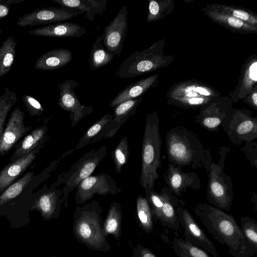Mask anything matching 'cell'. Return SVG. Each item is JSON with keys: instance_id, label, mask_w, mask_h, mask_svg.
Masks as SVG:
<instances>
[{"instance_id": "44", "label": "cell", "mask_w": 257, "mask_h": 257, "mask_svg": "<svg viewBox=\"0 0 257 257\" xmlns=\"http://www.w3.org/2000/svg\"><path fill=\"white\" fill-rule=\"evenodd\" d=\"M236 257H257L256 255H242Z\"/></svg>"}, {"instance_id": "19", "label": "cell", "mask_w": 257, "mask_h": 257, "mask_svg": "<svg viewBox=\"0 0 257 257\" xmlns=\"http://www.w3.org/2000/svg\"><path fill=\"white\" fill-rule=\"evenodd\" d=\"M35 201L34 208L45 219L57 217L64 203L62 190L51 185L45 188Z\"/></svg>"}, {"instance_id": "1", "label": "cell", "mask_w": 257, "mask_h": 257, "mask_svg": "<svg viewBox=\"0 0 257 257\" xmlns=\"http://www.w3.org/2000/svg\"><path fill=\"white\" fill-rule=\"evenodd\" d=\"M193 209L213 237L227 246L229 254L245 255L243 236L233 216L207 203H199Z\"/></svg>"}, {"instance_id": "34", "label": "cell", "mask_w": 257, "mask_h": 257, "mask_svg": "<svg viewBox=\"0 0 257 257\" xmlns=\"http://www.w3.org/2000/svg\"><path fill=\"white\" fill-rule=\"evenodd\" d=\"M170 246L179 257H211L203 249L185 241L182 237H174Z\"/></svg>"}, {"instance_id": "2", "label": "cell", "mask_w": 257, "mask_h": 257, "mask_svg": "<svg viewBox=\"0 0 257 257\" xmlns=\"http://www.w3.org/2000/svg\"><path fill=\"white\" fill-rule=\"evenodd\" d=\"M162 139L159 120L156 111L149 113L146 117L141 152V173L140 183L145 194L154 190L157 173L161 168Z\"/></svg>"}, {"instance_id": "15", "label": "cell", "mask_w": 257, "mask_h": 257, "mask_svg": "<svg viewBox=\"0 0 257 257\" xmlns=\"http://www.w3.org/2000/svg\"><path fill=\"white\" fill-rule=\"evenodd\" d=\"M25 112L18 107L12 112L0 139V155L7 154L32 127L25 123Z\"/></svg>"}, {"instance_id": "7", "label": "cell", "mask_w": 257, "mask_h": 257, "mask_svg": "<svg viewBox=\"0 0 257 257\" xmlns=\"http://www.w3.org/2000/svg\"><path fill=\"white\" fill-rule=\"evenodd\" d=\"M155 220H159L165 228H168L177 233L181 227L176 213L179 200L167 186L158 192L154 190L145 194Z\"/></svg>"}, {"instance_id": "37", "label": "cell", "mask_w": 257, "mask_h": 257, "mask_svg": "<svg viewBox=\"0 0 257 257\" xmlns=\"http://www.w3.org/2000/svg\"><path fill=\"white\" fill-rule=\"evenodd\" d=\"M34 174L33 172H28L7 187L0 195V206L20 195L32 180Z\"/></svg>"}, {"instance_id": "6", "label": "cell", "mask_w": 257, "mask_h": 257, "mask_svg": "<svg viewBox=\"0 0 257 257\" xmlns=\"http://www.w3.org/2000/svg\"><path fill=\"white\" fill-rule=\"evenodd\" d=\"M163 59L159 45L155 43L142 51H136L127 57L115 71L120 78H131L150 73L161 66Z\"/></svg>"}, {"instance_id": "4", "label": "cell", "mask_w": 257, "mask_h": 257, "mask_svg": "<svg viewBox=\"0 0 257 257\" xmlns=\"http://www.w3.org/2000/svg\"><path fill=\"white\" fill-rule=\"evenodd\" d=\"M169 162L174 165H190L196 168L199 164L209 163V153L193 133L181 126L168 132L166 136Z\"/></svg>"}, {"instance_id": "20", "label": "cell", "mask_w": 257, "mask_h": 257, "mask_svg": "<svg viewBox=\"0 0 257 257\" xmlns=\"http://www.w3.org/2000/svg\"><path fill=\"white\" fill-rule=\"evenodd\" d=\"M28 34L37 36L55 38L80 37L86 33L80 25L71 22H60L28 31Z\"/></svg>"}, {"instance_id": "24", "label": "cell", "mask_w": 257, "mask_h": 257, "mask_svg": "<svg viewBox=\"0 0 257 257\" xmlns=\"http://www.w3.org/2000/svg\"><path fill=\"white\" fill-rule=\"evenodd\" d=\"M158 76L155 74L131 84L118 93L111 100L110 106L114 107L125 101L141 96L157 84Z\"/></svg>"}, {"instance_id": "28", "label": "cell", "mask_w": 257, "mask_h": 257, "mask_svg": "<svg viewBox=\"0 0 257 257\" xmlns=\"http://www.w3.org/2000/svg\"><path fill=\"white\" fill-rule=\"evenodd\" d=\"M241 227L245 246V254H257V223L252 218L242 216L240 218Z\"/></svg>"}, {"instance_id": "11", "label": "cell", "mask_w": 257, "mask_h": 257, "mask_svg": "<svg viewBox=\"0 0 257 257\" xmlns=\"http://www.w3.org/2000/svg\"><path fill=\"white\" fill-rule=\"evenodd\" d=\"M83 12L65 7L38 8L19 17L16 22L20 27L53 24L78 17Z\"/></svg>"}, {"instance_id": "38", "label": "cell", "mask_w": 257, "mask_h": 257, "mask_svg": "<svg viewBox=\"0 0 257 257\" xmlns=\"http://www.w3.org/2000/svg\"><path fill=\"white\" fill-rule=\"evenodd\" d=\"M17 101V94L8 87H6L4 93L0 95V139L7 117Z\"/></svg>"}, {"instance_id": "17", "label": "cell", "mask_w": 257, "mask_h": 257, "mask_svg": "<svg viewBox=\"0 0 257 257\" xmlns=\"http://www.w3.org/2000/svg\"><path fill=\"white\" fill-rule=\"evenodd\" d=\"M142 100L143 97L140 96L125 101L115 106L112 119L102 132L100 140L112 138L126 120L136 113Z\"/></svg>"}, {"instance_id": "29", "label": "cell", "mask_w": 257, "mask_h": 257, "mask_svg": "<svg viewBox=\"0 0 257 257\" xmlns=\"http://www.w3.org/2000/svg\"><path fill=\"white\" fill-rule=\"evenodd\" d=\"M17 40L14 34L3 41L0 46V78L11 70L15 60Z\"/></svg>"}, {"instance_id": "18", "label": "cell", "mask_w": 257, "mask_h": 257, "mask_svg": "<svg viewBox=\"0 0 257 257\" xmlns=\"http://www.w3.org/2000/svg\"><path fill=\"white\" fill-rule=\"evenodd\" d=\"M165 180L169 190L175 195L181 196L188 187L196 189L200 187V181L197 175L192 173H184L181 166L169 163L165 174Z\"/></svg>"}, {"instance_id": "40", "label": "cell", "mask_w": 257, "mask_h": 257, "mask_svg": "<svg viewBox=\"0 0 257 257\" xmlns=\"http://www.w3.org/2000/svg\"><path fill=\"white\" fill-rule=\"evenodd\" d=\"M129 154L127 138L124 136L111 152L114 169L117 174L121 172L122 167L127 164Z\"/></svg>"}, {"instance_id": "35", "label": "cell", "mask_w": 257, "mask_h": 257, "mask_svg": "<svg viewBox=\"0 0 257 257\" xmlns=\"http://www.w3.org/2000/svg\"><path fill=\"white\" fill-rule=\"evenodd\" d=\"M137 215L139 222L146 232L153 231V217L149 203L145 197L139 195L137 198Z\"/></svg>"}, {"instance_id": "8", "label": "cell", "mask_w": 257, "mask_h": 257, "mask_svg": "<svg viewBox=\"0 0 257 257\" xmlns=\"http://www.w3.org/2000/svg\"><path fill=\"white\" fill-rule=\"evenodd\" d=\"M209 170L208 201L217 208L229 210L233 198L230 178L218 165L211 164Z\"/></svg>"}, {"instance_id": "31", "label": "cell", "mask_w": 257, "mask_h": 257, "mask_svg": "<svg viewBox=\"0 0 257 257\" xmlns=\"http://www.w3.org/2000/svg\"><path fill=\"white\" fill-rule=\"evenodd\" d=\"M114 55L109 53L102 43L101 36L95 39L89 56V64L91 70H95L108 65Z\"/></svg>"}, {"instance_id": "10", "label": "cell", "mask_w": 257, "mask_h": 257, "mask_svg": "<svg viewBox=\"0 0 257 257\" xmlns=\"http://www.w3.org/2000/svg\"><path fill=\"white\" fill-rule=\"evenodd\" d=\"M184 201L179 200L176 207L180 226L184 231V240L203 249L213 257H217L218 253L214 244L190 212L184 207Z\"/></svg>"}, {"instance_id": "16", "label": "cell", "mask_w": 257, "mask_h": 257, "mask_svg": "<svg viewBox=\"0 0 257 257\" xmlns=\"http://www.w3.org/2000/svg\"><path fill=\"white\" fill-rule=\"evenodd\" d=\"M44 146V145H39L30 152L11 162L0 171V193L26 171Z\"/></svg>"}, {"instance_id": "27", "label": "cell", "mask_w": 257, "mask_h": 257, "mask_svg": "<svg viewBox=\"0 0 257 257\" xmlns=\"http://www.w3.org/2000/svg\"><path fill=\"white\" fill-rule=\"evenodd\" d=\"M241 73L237 86V99H242L250 93L257 82V60L256 57L247 61Z\"/></svg>"}, {"instance_id": "12", "label": "cell", "mask_w": 257, "mask_h": 257, "mask_svg": "<svg viewBox=\"0 0 257 257\" xmlns=\"http://www.w3.org/2000/svg\"><path fill=\"white\" fill-rule=\"evenodd\" d=\"M79 84L75 80L69 79L58 84L59 97L58 105L62 109L70 112L71 126L73 127L86 115L91 113L93 107L82 104L76 97L74 89Z\"/></svg>"}, {"instance_id": "26", "label": "cell", "mask_w": 257, "mask_h": 257, "mask_svg": "<svg viewBox=\"0 0 257 257\" xmlns=\"http://www.w3.org/2000/svg\"><path fill=\"white\" fill-rule=\"evenodd\" d=\"M204 9L205 15L213 22L233 32L241 33H251L257 32V27L244 22L208 6Z\"/></svg>"}, {"instance_id": "36", "label": "cell", "mask_w": 257, "mask_h": 257, "mask_svg": "<svg viewBox=\"0 0 257 257\" xmlns=\"http://www.w3.org/2000/svg\"><path fill=\"white\" fill-rule=\"evenodd\" d=\"M208 6L244 22L257 27L256 15L245 9L222 4H211Z\"/></svg>"}, {"instance_id": "43", "label": "cell", "mask_w": 257, "mask_h": 257, "mask_svg": "<svg viewBox=\"0 0 257 257\" xmlns=\"http://www.w3.org/2000/svg\"><path fill=\"white\" fill-rule=\"evenodd\" d=\"M253 91L250 92V94L248 96L245 100L250 106L253 108L255 110L257 109V91L256 86L254 88ZM252 91V90H251Z\"/></svg>"}, {"instance_id": "3", "label": "cell", "mask_w": 257, "mask_h": 257, "mask_svg": "<svg viewBox=\"0 0 257 257\" xmlns=\"http://www.w3.org/2000/svg\"><path fill=\"white\" fill-rule=\"evenodd\" d=\"M102 208L93 200L77 206L74 213L73 231L77 239L88 247L100 251L110 249L102 225Z\"/></svg>"}, {"instance_id": "33", "label": "cell", "mask_w": 257, "mask_h": 257, "mask_svg": "<svg viewBox=\"0 0 257 257\" xmlns=\"http://www.w3.org/2000/svg\"><path fill=\"white\" fill-rule=\"evenodd\" d=\"M219 110V108H206L197 117V122L208 130L216 131L217 128L222 124L229 115H227L224 111Z\"/></svg>"}, {"instance_id": "42", "label": "cell", "mask_w": 257, "mask_h": 257, "mask_svg": "<svg viewBox=\"0 0 257 257\" xmlns=\"http://www.w3.org/2000/svg\"><path fill=\"white\" fill-rule=\"evenodd\" d=\"M25 0H0V20L7 16L10 11L11 6L19 4Z\"/></svg>"}, {"instance_id": "25", "label": "cell", "mask_w": 257, "mask_h": 257, "mask_svg": "<svg viewBox=\"0 0 257 257\" xmlns=\"http://www.w3.org/2000/svg\"><path fill=\"white\" fill-rule=\"evenodd\" d=\"M62 7L85 13V17L92 22L97 14L102 15L106 9V0H53Z\"/></svg>"}, {"instance_id": "41", "label": "cell", "mask_w": 257, "mask_h": 257, "mask_svg": "<svg viewBox=\"0 0 257 257\" xmlns=\"http://www.w3.org/2000/svg\"><path fill=\"white\" fill-rule=\"evenodd\" d=\"M22 101L31 116H40L43 113L44 108L40 102L33 96L25 94L22 96Z\"/></svg>"}, {"instance_id": "23", "label": "cell", "mask_w": 257, "mask_h": 257, "mask_svg": "<svg viewBox=\"0 0 257 257\" xmlns=\"http://www.w3.org/2000/svg\"><path fill=\"white\" fill-rule=\"evenodd\" d=\"M72 59L71 51L66 48H56L40 56L36 60L34 67L36 70H56L67 65Z\"/></svg>"}, {"instance_id": "13", "label": "cell", "mask_w": 257, "mask_h": 257, "mask_svg": "<svg viewBox=\"0 0 257 257\" xmlns=\"http://www.w3.org/2000/svg\"><path fill=\"white\" fill-rule=\"evenodd\" d=\"M127 15V6L125 5L104 28L101 35L105 48L114 56H119L122 50L128 28Z\"/></svg>"}, {"instance_id": "21", "label": "cell", "mask_w": 257, "mask_h": 257, "mask_svg": "<svg viewBox=\"0 0 257 257\" xmlns=\"http://www.w3.org/2000/svg\"><path fill=\"white\" fill-rule=\"evenodd\" d=\"M217 94L211 88L196 82H185L178 84L171 92L169 98L173 104L178 105L182 102L192 98H212Z\"/></svg>"}, {"instance_id": "39", "label": "cell", "mask_w": 257, "mask_h": 257, "mask_svg": "<svg viewBox=\"0 0 257 257\" xmlns=\"http://www.w3.org/2000/svg\"><path fill=\"white\" fill-rule=\"evenodd\" d=\"M173 6L174 4L172 1H157L150 0L147 22L150 23L162 19L172 11Z\"/></svg>"}, {"instance_id": "14", "label": "cell", "mask_w": 257, "mask_h": 257, "mask_svg": "<svg viewBox=\"0 0 257 257\" xmlns=\"http://www.w3.org/2000/svg\"><path fill=\"white\" fill-rule=\"evenodd\" d=\"M231 142L238 144L250 142L257 138V120L240 112L228 115L222 124Z\"/></svg>"}, {"instance_id": "9", "label": "cell", "mask_w": 257, "mask_h": 257, "mask_svg": "<svg viewBox=\"0 0 257 257\" xmlns=\"http://www.w3.org/2000/svg\"><path fill=\"white\" fill-rule=\"evenodd\" d=\"M114 179L105 173L90 176L76 187L75 204L81 205L93 198L95 194L104 196L108 194L116 195L121 192Z\"/></svg>"}, {"instance_id": "45", "label": "cell", "mask_w": 257, "mask_h": 257, "mask_svg": "<svg viewBox=\"0 0 257 257\" xmlns=\"http://www.w3.org/2000/svg\"><path fill=\"white\" fill-rule=\"evenodd\" d=\"M2 30L0 29V35L2 34Z\"/></svg>"}, {"instance_id": "22", "label": "cell", "mask_w": 257, "mask_h": 257, "mask_svg": "<svg viewBox=\"0 0 257 257\" xmlns=\"http://www.w3.org/2000/svg\"><path fill=\"white\" fill-rule=\"evenodd\" d=\"M49 120V118H46L42 125L33 130L20 143L15 145V150L10 160L11 162L30 152L39 145H45L49 141V137L47 134Z\"/></svg>"}, {"instance_id": "32", "label": "cell", "mask_w": 257, "mask_h": 257, "mask_svg": "<svg viewBox=\"0 0 257 257\" xmlns=\"http://www.w3.org/2000/svg\"><path fill=\"white\" fill-rule=\"evenodd\" d=\"M121 220V206L118 202L113 201L109 207L103 224V230L105 235L111 234L118 240L120 235Z\"/></svg>"}, {"instance_id": "30", "label": "cell", "mask_w": 257, "mask_h": 257, "mask_svg": "<svg viewBox=\"0 0 257 257\" xmlns=\"http://www.w3.org/2000/svg\"><path fill=\"white\" fill-rule=\"evenodd\" d=\"M112 117V114L106 113L95 121L80 138L74 148L75 150H79L100 141L101 134L111 121Z\"/></svg>"}, {"instance_id": "5", "label": "cell", "mask_w": 257, "mask_h": 257, "mask_svg": "<svg viewBox=\"0 0 257 257\" xmlns=\"http://www.w3.org/2000/svg\"><path fill=\"white\" fill-rule=\"evenodd\" d=\"M107 152V148L101 146L85 153L74 163L68 171L58 176L57 180L52 185L57 187L64 185L62 189L64 206L68 207V196L84 179L91 176L95 168L103 160Z\"/></svg>"}]
</instances>
